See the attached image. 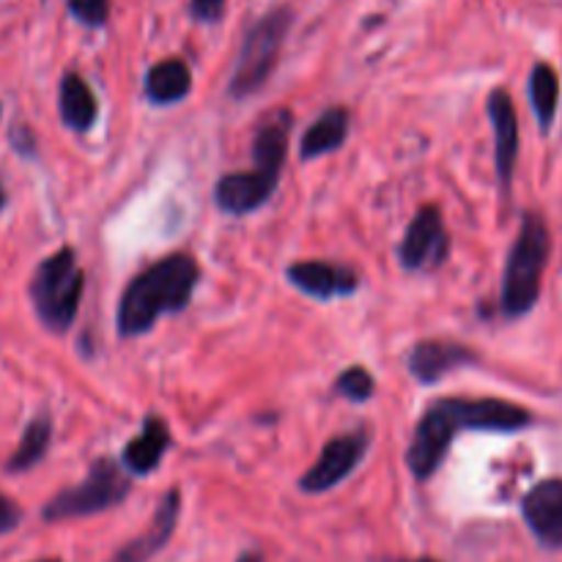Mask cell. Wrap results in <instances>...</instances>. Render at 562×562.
<instances>
[{
  "instance_id": "1",
  "label": "cell",
  "mask_w": 562,
  "mask_h": 562,
  "mask_svg": "<svg viewBox=\"0 0 562 562\" xmlns=\"http://www.w3.org/2000/svg\"><path fill=\"white\" fill-rule=\"evenodd\" d=\"M532 423L525 406L499 398H439L417 423L406 464L417 481H428L448 456L459 431H521Z\"/></svg>"
},
{
  "instance_id": "2",
  "label": "cell",
  "mask_w": 562,
  "mask_h": 562,
  "mask_svg": "<svg viewBox=\"0 0 562 562\" xmlns=\"http://www.w3.org/2000/svg\"><path fill=\"white\" fill-rule=\"evenodd\" d=\"M201 269L192 256L173 252L137 274L119 302V333L124 338L148 333L165 313L184 311L195 291Z\"/></svg>"
},
{
  "instance_id": "21",
  "label": "cell",
  "mask_w": 562,
  "mask_h": 562,
  "mask_svg": "<svg viewBox=\"0 0 562 562\" xmlns=\"http://www.w3.org/2000/svg\"><path fill=\"white\" fill-rule=\"evenodd\" d=\"M49 439H53V423H49V417H36V420L25 428V434H22L20 448L14 450V456L9 459L5 470L27 472L31 467H36L38 461L44 459V453H47Z\"/></svg>"
},
{
  "instance_id": "22",
  "label": "cell",
  "mask_w": 562,
  "mask_h": 562,
  "mask_svg": "<svg viewBox=\"0 0 562 562\" xmlns=\"http://www.w3.org/2000/svg\"><path fill=\"white\" fill-rule=\"evenodd\" d=\"M335 390H338L344 398L362 404V401H368L373 395V376L362 366H355L349 368V371L340 373L338 382H335Z\"/></svg>"
},
{
  "instance_id": "14",
  "label": "cell",
  "mask_w": 562,
  "mask_h": 562,
  "mask_svg": "<svg viewBox=\"0 0 562 562\" xmlns=\"http://www.w3.org/2000/svg\"><path fill=\"white\" fill-rule=\"evenodd\" d=\"M179 510H181V494L176 488H170L168 494L159 503L157 514H154L151 527L143 532L140 538H135L132 543H126L119 554H115L113 562H148L165 543L170 541L176 530V521H179Z\"/></svg>"
},
{
  "instance_id": "29",
  "label": "cell",
  "mask_w": 562,
  "mask_h": 562,
  "mask_svg": "<svg viewBox=\"0 0 562 562\" xmlns=\"http://www.w3.org/2000/svg\"><path fill=\"white\" fill-rule=\"evenodd\" d=\"M38 562H58V560H38Z\"/></svg>"
},
{
  "instance_id": "7",
  "label": "cell",
  "mask_w": 562,
  "mask_h": 562,
  "mask_svg": "<svg viewBox=\"0 0 562 562\" xmlns=\"http://www.w3.org/2000/svg\"><path fill=\"white\" fill-rule=\"evenodd\" d=\"M366 450H368L366 434H346V437L333 439L329 445H324L316 464L302 475L300 488L307 494L329 492V488L338 486L340 481H346V477L357 470V464L362 461Z\"/></svg>"
},
{
  "instance_id": "10",
  "label": "cell",
  "mask_w": 562,
  "mask_h": 562,
  "mask_svg": "<svg viewBox=\"0 0 562 562\" xmlns=\"http://www.w3.org/2000/svg\"><path fill=\"white\" fill-rule=\"evenodd\" d=\"M488 119L494 126V159H497V176L503 190L514 181L516 157H519V119H516L514 99L508 91L497 88L488 97Z\"/></svg>"
},
{
  "instance_id": "9",
  "label": "cell",
  "mask_w": 562,
  "mask_h": 562,
  "mask_svg": "<svg viewBox=\"0 0 562 562\" xmlns=\"http://www.w3.org/2000/svg\"><path fill=\"white\" fill-rule=\"evenodd\" d=\"M521 514L532 536L547 549H562V481L549 477L521 499Z\"/></svg>"
},
{
  "instance_id": "27",
  "label": "cell",
  "mask_w": 562,
  "mask_h": 562,
  "mask_svg": "<svg viewBox=\"0 0 562 562\" xmlns=\"http://www.w3.org/2000/svg\"><path fill=\"white\" fill-rule=\"evenodd\" d=\"M393 562H437V560H393Z\"/></svg>"
},
{
  "instance_id": "13",
  "label": "cell",
  "mask_w": 562,
  "mask_h": 562,
  "mask_svg": "<svg viewBox=\"0 0 562 562\" xmlns=\"http://www.w3.org/2000/svg\"><path fill=\"white\" fill-rule=\"evenodd\" d=\"M289 280L307 296L327 302L335 296L351 294L357 289V274L351 269L333 267L324 261H300L289 267Z\"/></svg>"
},
{
  "instance_id": "16",
  "label": "cell",
  "mask_w": 562,
  "mask_h": 562,
  "mask_svg": "<svg viewBox=\"0 0 562 562\" xmlns=\"http://www.w3.org/2000/svg\"><path fill=\"white\" fill-rule=\"evenodd\" d=\"M170 445V434L165 428V423L159 417H148L143 423L140 437L132 439L130 445L124 448V464L132 475H148L159 467L162 461L165 450Z\"/></svg>"
},
{
  "instance_id": "23",
  "label": "cell",
  "mask_w": 562,
  "mask_h": 562,
  "mask_svg": "<svg viewBox=\"0 0 562 562\" xmlns=\"http://www.w3.org/2000/svg\"><path fill=\"white\" fill-rule=\"evenodd\" d=\"M71 14L86 25H104L110 16V0H69Z\"/></svg>"
},
{
  "instance_id": "17",
  "label": "cell",
  "mask_w": 562,
  "mask_h": 562,
  "mask_svg": "<svg viewBox=\"0 0 562 562\" xmlns=\"http://www.w3.org/2000/svg\"><path fill=\"white\" fill-rule=\"evenodd\" d=\"M349 137V113L344 108H333L324 115H318L311 126H307L305 137H302L300 157L313 159L322 157V154L335 151V148L344 146V140Z\"/></svg>"
},
{
  "instance_id": "26",
  "label": "cell",
  "mask_w": 562,
  "mask_h": 562,
  "mask_svg": "<svg viewBox=\"0 0 562 562\" xmlns=\"http://www.w3.org/2000/svg\"><path fill=\"white\" fill-rule=\"evenodd\" d=\"M239 562H263V560H261V554H258V552H247L245 558H239Z\"/></svg>"
},
{
  "instance_id": "5",
  "label": "cell",
  "mask_w": 562,
  "mask_h": 562,
  "mask_svg": "<svg viewBox=\"0 0 562 562\" xmlns=\"http://www.w3.org/2000/svg\"><path fill=\"white\" fill-rule=\"evenodd\" d=\"M291 22H294V11L274 9L250 27L245 44H241L234 77H231V97L245 99L267 82L280 58Z\"/></svg>"
},
{
  "instance_id": "11",
  "label": "cell",
  "mask_w": 562,
  "mask_h": 562,
  "mask_svg": "<svg viewBox=\"0 0 562 562\" xmlns=\"http://www.w3.org/2000/svg\"><path fill=\"white\" fill-rule=\"evenodd\" d=\"M280 179H272L263 170L252 168L247 173H231L223 176L214 187V201L223 212L228 214H247L252 209L263 206L272 198L274 187Z\"/></svg>"
},
{
  "instance_id": "20",
  "label": "cell",
  "mask_w": 562,
  "mask_h": 562,
  "mask_svg": "<svg viewBox=\"0 0 562 562\" xmlns=\"http://www.w3.org/2000/svg\"><path fill=\"white\" fill-rule=\"evenodd\" d=\"M530 99H532V108H536L538 124H541V130L547 132L549 126H552L554 115H558V102H560L558 71H554L549 64H538L536 69H532Z\"/></svg>"
},
{
  "instance_id": "18",
  "label": "cell",
  "mask_w": 562,
  "mask_h": 562,
  "mask_svg": "<svg viewBox=\"0 0 562 562\" xmlns=\"http://www.w3.org/2000/svg\"><path fill=\"white\" fill-rule=\"evenodd\" d=\"M97 97L80 75H66L60 82V119L77 132L91 130L97 121Z\"/></svg>"
},
{
  "instance_id": "24",
  "label": "cell",
  "mask_w": 562,
  "mask_h": 562,
  "mask_svg": "<svg viewBox=\"0 0 562 562\" xmlns=\"http://www.w3.org/2000/svg\"><path fill=\"white\" fill-rule=\"evenodd\" d=\"M190 11L201 22H217L225 11V0H192Z\"/></svg>"
},
{
  "instance_id": "15",
  "label": "cell",
  "mask_w": 562,
  "mask_h": 562,
  "mask_svg": "<svg viewBox=\"0 0 562 562\" xmlns=\"http://www.w3.org/2000/svg\"><path fill=\"white\" fill-rule=\"evenodd\" d=\"M477 357L472 355L467 346L459 344H442V340H423L415 346L409 357V371L420 379L423 384H434L450 371L461 366H470Z\"/></svg>"
},
{
  "instance_id": "19",
  "label": "cell",
  "mask_w": 562,
  "mask_h": 562,
  "mask_svg": "<svg viewBox=\"0 0 562 562\" xmlns=\"http://www.w3.org/2000/svg\"><path fill=\"white\" fill-rule=\"evenodd\" d=\"M192 75L184 60L168 58L154 66L146 77V97L154 104H173L190 93Z\"/></svg>"
},
{
  "instance_id": "12",
  "label": "cell",
  "mask_w": 562,
  "mask_h": 562,
  "mask_svg": "<svg viewBox=\"0 0 562 562\" xmlns=\"http://www.w3.org/2000/svg\"><path fill=\"white\" fill-rule=\"evenodd\" d=\"M291 126H294V119L289 110H272L258 121L256 137H252V159H256V168L272 179H280V168L289 154Z\"/></svg>"
},
{
  "instance_id": "6",
  "label": "cell",
  "mask_w": 562,
  "mask_h": 562,
  "mask_svg": "<svg viewBox=\"0 0 562 562\" xmlns=\"http://www.w3.org/2000/svg\"><path fill=\"white\" fill-rule=\"evenodd\" d=\"M126 494H130V477L110 459H99L93 461L91 472H88V477L80 486L66 488V492L55 494L49 499L47 508H44V519L66 521L102 514V510L119 505Z\"/></svg>"
},
{
  "instance_id": "3",
  "label": "cell",
  "mask_w": 562,
  "mask_h": 562,
  "mask_svg": "<svg viewBox=\"0 0 562 562\" xmlns=\"http://www.w3.org/2000/svg\"><path fill=\"white\" fill-rule=\"evenodd\" d=\"M549 250H552V239H549L547 223L538 214H525V223L505 263L503 313L508 318H519L536 307Z\"/></svg>"
},
{
  "instance_id": "8",
  "label": "cell",
  "mask_w": 562,
  "mask_h": 562,
  "mask_svg": "<svg viewBox=\"0 0 562 562\" xmlns=\"http://www.w3.org/2000/svg\"><path fill=\"white\" fill-rule=\"evenodd\" d=\"M448 247L450 241L442 214H439V209L426 206L406 228L404 241H401V263L406 269L437 267L448 256Z\"/></svg>"
},
{
  "instance_id": "4",
  "label": "cell",
  "mask_w": 562,
  "mask_h": 562,
  "mask_svg": "<svg viewBox=\"0 0 562 562\" xmlns=\"http://www.w3.org/2000/svg\"><path fill=\"white\" fill-rule=\"evenodd\" d=\"M82 289H86V274L71 247H60L47 261L38 263L31 280V300L44 327L53 333H66L77 318Z\"/></svg>"
},
{
  "instance_id": "25",
  "label": "cell",
  "mask_w": 562,
  "mask_h": 562,
  "mask_svg": "<svg viewBox=\"0 0 562 562\" xmlns=\"http://www.w3.org/2000/svg\"><path fill=\"white\" fill-rule=\"evenodd\" d=\"M20 521H22L20 505H14L9 497H5V494H0V536L14 530Z\"/></svg>"
},
{
  "instance_id": "28",
  "label": "cell",
  "mask_w": 562,
  "mask_h": 562,
  "mask_svg": "<svg viewBox=\"0 0 562 562\" xmlns=\"http://www.w3.org/2000/svg\"><path fill=\"white\" fill-rule=\"evenodd\" d=\"M3 201H5V198H3V190H0V209H3Z\"/></svg>"
}]
</instances>
